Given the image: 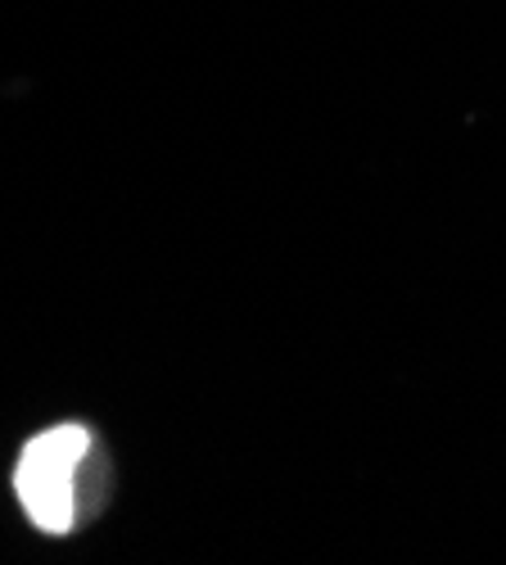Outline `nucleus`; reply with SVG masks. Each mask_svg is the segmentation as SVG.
I'll list each match as a JSON object with an SVG mask.
<instances>
[{"label": "nucleus", "instance_id": "obj_1", "mask_svg": "<svg viewBox=\"0 0 506 565\" xmlns=\"http://www.w3.org/2000/svg\"><path fill=\"white\" fill-rule=\"evenodd\" d=\"M90 448L96 444L86 426H51L23 444L14 466V493L41 534H68L77 525Z\"/></svg>", "mask_w": 506, "mask_h": 565}]
</instances>
